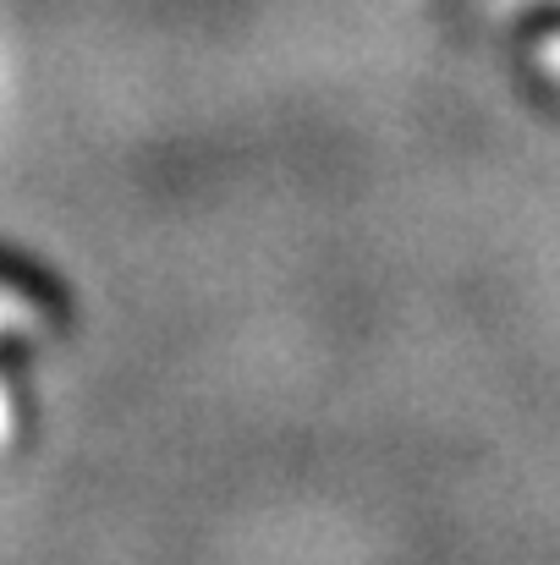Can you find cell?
I'll return each instance as SVG.
<instances>
[{"label": "cell", "instance_id": "cell-1", "mask_svg": "<svg viewBox=\"0 0 560 565\" xmlns=\"http://www.w3.org/2000/svg\"><path fill=\"white\" fill-rule=\"evenodd\" d=\"M0 291H17L22 302H33L50 319L66 313V291L55 286V275L39 269V264H28V258H17V253H0Z\"/></svg>", "mask_w": 560, "mask_h": 565}]
</instances>
